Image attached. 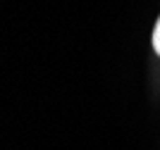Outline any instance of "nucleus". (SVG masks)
Returning a JSON list of instances; mask_svg holds the SVG:
<instances>
[{
  "instance_id": "f257e3e1",
  "label": "nucleus",
  "mask_w": 160,
  "mask_h": 150,
  "mask_svg": "<svg viewBox=\"0 0 160 150\" xmlns=\"http://www.w3.org/2000/svg\"><path fill=\"white\" fill-rule=\"evenodd\" d=\"M153 48H155V52L160 55V17H158V22H155V29H153Z\"/></svg>"
}]
</instances>
